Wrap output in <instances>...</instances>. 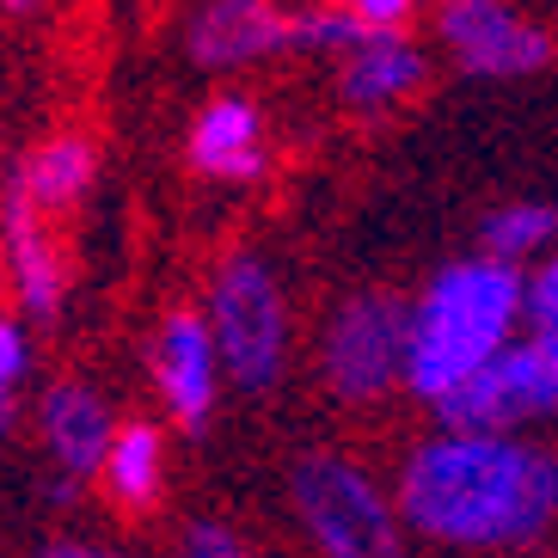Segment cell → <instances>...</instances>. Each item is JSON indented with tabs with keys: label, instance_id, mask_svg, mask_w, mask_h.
<instances>
[{
	"label": "cell",
	"instance_id": "e0dca14e",
	"mask_svg": "<svg viewBox=\"0 0 558 558\" xmlns=\"http://www.w3.org/2000/svg\"><path fill=\"white\" fill-rule=\"evenodd\" d=\"M179 558H252L246 546L233 541L228 527H215V522H197L191 534H184V546H179Z\"/></svg>",
	"mask_w": 558,
	"mask_h": 558
},
{
	"label": "cell",
	"instance_id": "ba28073f",
	"mask_svg": "<svg viewBox=\"0 0 558 558\" xmlns=\"http://www.w3.org/2000/svg\"><path fill=\"white\" fill-rule=\"evenodd\" d=\"M160 380H166V399H172V417H179L184 429H203L209 399H215V344H209V331H203L191 313L166 319Z\"/></svg>",
	"mask_w": 558,
	"mask_h": 558
},
{
	"label": "cell",
	"instance_id": "2e32d148",
	"mask_svg": "<svg viewBox=\"0 0 558 558\" xmlns=\"http://www.w3.org/2000/svg\"><path fill=\"white\" fill-rule=\"evenodd\" d=\"M546 233H553V209L546 203H534V209H504V215H492V228H485V240H492V252H497V264L504 258H515V252H527V246H546Z\"/></svg>",
	"mask_w": 558,
	"mask_h": 558
},
{
	"label": "cell",
	"instance_id": "9a60e30c",
	"mask_svg": "<svg viewBox=\"0 0 558 558\" xmlns=\"http://www.w3.org/2000/svg\"><path fill=\"white\" fill-rule=\"evenodd\" d=\"M424 81V62H417V50H405V44H362V56L350 62L344 74V93L356 105H380V99H399V93H411V86Z\"/></svg>",
	"mask_w": 558,
	"mask_h": 558
},
{
	"label": "cell",
	"instance_id": "7c38bea8",
	"mask_svg": "<svg viewBox=\"0 0 558 558\" xmlns=\"http://www.w3.org/2000/svg\"><path fill=\"white\" fill-rule=\"evenodd\" d=\"M7 246H13V264H19V289H25V307L37 319H50L56 313V295H62V277H56V258H50V240L37 228V209L32 197L13 184V197H7Z\"/></svg>",
	"mask_w": 558,
	"mask_h": 558
},
{
	"label": "cell",
	"instance_id": "5bb4252c",
	"mask_svg": "<svg viewBox=\"0 0 558 558\" xmlns=\"http://www.w3.org/2000/svg\"><path fill=\"white\" fill-rule=\"evenodd\" d=\"M93 184V142H81V135H56V142H44V148L32 154V166H25V179H19V191L37 203H74Z\"/></svg>",
	"mask_w": 558,
	"mask_h": 558
},
{
	"label": "cell",
	"instance_id": "ac0fdd59",
	"mask_svg": "<svg viewBox=\"0 0 558 558\" xmlns=\"http://www.w3.org/2000/svg\"><path fill=\"white\" fill-rule=\"evenodd\" d=\"M527 307H534V338H553V313H558V270H534V282H527Z\"/></svg>",
	"mask_w": 558,
	"mask_h": 558
},
{
	"label": "cell",
	"instance_id": "44dd1931",
	"mask_svg": "<svg viewBox=\"0 0 558 558\" xmlns=\"http://www.w3.org/2000/svg\"><path fill=\"white\" fill-rule=\"evenodd\" d=\"M7 417H13V405H7V393H0V429H7Z\"/></svg>",
	"mask_w": 558,
	"mask_h": 558
},
{
	"label": "cell",
	"instance_id": "52a82bcc",
	"mask_svg": "<svg viewBox=\"0 0 558 558\" xmlns=\"http://www.w3.org/2000/svg\"><path fill=\"white\" fill-rule=\"evenodd\" d=\"M442 37L473 74H534V68L553 62V37L541 25L515 19L509 7H492V0L442 7Z\"/></svg>",
	"mask_w": 558,
	"mask_h": 558
},
{
	"label": "cell",
	"instance_id": "8fae6325",
	"mask_svg": "<svg viewBox=\"0 0 558 558\" xmlns=\"http://www.w3.org/2000/svg\"><path fill=\"white\" fill-rule=\"evenodd\" d=\"M44 424H50V448L62 454L68 473H86L105 460V442H111V424H105V405L86 387H56L44 399Z\"/></svg>",
	"mask_w": 558,
	"mask_h": 558
},
{
	"label": "cell",
	"instance_id": "5b68a950",
	"mask_svg": "<svg viewBox=\"0 0 558 558\" xmlns=\"http://www.w3.org/2000/svg\"><path fill=\"white\" fill-rule=\"evenodd\" d=\"M215 344L240 387H270L282 368V301L258 258H233L215 282Z\"/></svg>",
	"mask_w": 558,
	"mask_h": 558
},
{
	"label": "cell",
	"instance_id": "7a4b0ae2",
	"mask_svg": "<svg viewBox=\"0 0 558 558\" xmlns=\"http://www.w3.org/2000/svg\"><path fill=\"white\" fill-rule=\"evenodd\" d=\"M522 307V277L497 258L454 264L429 282L417 319H405V368L411 387L429 399H442L466 375H478L485 362L504 350V331Z\"/></svg>",
	"mask_w": 558,
	"mask_h": 558
},
{
	"label": "cell",
	"instance_id": "6da1fadb",
	"mask_svg": "<svg viewBox=\"0 0 558 558\" xmlns=\"http://www.w3.org/2000/svg\"><path fill=\"white\" fill-rule=\"evenodd\" d=\"M399 497L411 522L436 541L504 546L546 527L558 478L546 454H527L504 436H442L411 454Z\"/></svg>",
	"mask_w": 558,
	"mask_h": 558
},
{
	"label": "cell",
	"instance_id": "3957f363",
	"mask_svg": "<svg viewBox=\"0 0 558 558\" xmlns=\"http://www.w3.org/2000/svg\"><path fill=\"white\" fill-rule=\"evenodd\" d=\"M553 399H558V344L534 338L522 350H497L478 375L448 387L436 399V411L460 436H497V429L522 424V417H546Z\"/></svg>",
	"mask_w": 558,
	"mask_h": 558
},
{
	"label": "cell",
	"instance_id": "30bf717a",
	"mask_svg": "<svg viewBox=\"0 0 558 558\" xmlns=\"http://www.w3.org/2000/svg\"><path fill=\"white\" fill-rule=\"evenodd\" d=\"M282 25H289V19H282L277 7H264V0H221V7H209V13L197 19V56L215 68L246 62V56L282 44Z\"/></svg>",
	"mask_w": 558,
	"mask_h": 558
},
{
	"label": "cell",
	"instance_id": "d6986e66",
	"mask_svg": "<svg viewBox=\"0 0 558 558\" xmlns=\"http://www.w3.org/2000/svg\"><path fill=\"white\" fill-rule=\"evenodd\" d=\"M19 375H25V338H19V326L0 319V393H7Z\"/></svg>",
	"mask_w": 558,
	"mask_h": 558
},
{
	"label": "cell",
	"instance_id": "9c48e42d",
	"mask_svg": "<svg viewBox=\"0 0 558 558\" xmlns=\"http://www.w3.org/2000/svg\"><path fill=\"white\" fill-rule=\"evenodd\" d=\"M191 166L209 179H252L258 172V111L240 99H215L197 117L191 135Z\"/></svg>",
	"mask_w": 558,
	"mask_h": 558
},
{
	"label": "cell",
	"instance_id": "4fadbf2b",
	"mask_svg": "<svg viewBox=\"0 0 558 558\" xmlns=\"http://www.w3.org/2000/svg\"><path fill=\"white\" fill-rule=\"evenodd\" d=\"M105 473L123 509H148L160 497V436L148 424H123L105 442Z\"/></svg>",
	"mask_w": 558,
	"mask_h": 558
},
{
	"label": "cell",
	"instance_id": "ffe728a7",
	"mask_svg": "<svg viewBox=\"0 0 558 558\" xmlns=\"http://www.w3.org/2000/svg\"><path fill=\"white\" fill-rule=\"evenodd\" d=\"M44 558H117V553H99V546H50Z\"/></svg>",
	"mask_w": 558,
	"mask_h": 558
},
{
	"label": "cell",
	"instance_id": "8992f818",
	"mask_svg": "<svg viewBox=\"0 0 558 558\" xmlns=\"http://www.w3.org/2000/svg\"><path fill=\"white\" fill-rule=\"evenodd\" d=\"M405 356V307L380 295L350 301L326 331V375L344 399H368L393 380Z\"/></svg>",
	"mask_w": 558,
	"mask_h": 558
},
{
	"label": "cell",
	"instance_id": "277c9868",
	"mask_svg": "<svg viewBox=\"0 0 558 558\" xmlns=\"http://www.w3.org/2000/svg\"><path fill=\"white\" fill-rule=\"evenodd\" d=\"M295 504L326 558H405L380 492L344 460H307L295 473Z\"/></svg>",
	"mask_w": 558,
	"mask_h": 558
}]
</instances>
